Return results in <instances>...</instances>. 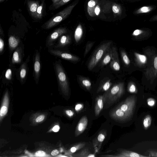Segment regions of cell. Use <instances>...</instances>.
<instances>
[{
    "label": "cell",
    "mask_w": 157,
    "mask_h": 157,
    "mask_svg": "<svg viewBox=\"0 0 157 157\" xmlns=\"http://www.w3.org/2000/svg\"><path fill=\"white\" fill-rule=\"evenodd\" d=\"M136 102L135 95L128 97L117 107L110 111V116L117 121L121 122L128 120L133 114Z\"/></svg>",
    "instance_id": "cell-1"
},
{
    "label": "cell",
    "mask_w": 157,
    "mask_h": 157,
    "mask_svg": "<svg viewBox=\"0 0 157 157\" xmlns=\"http://www.w3.org/2000/svg\"><path fill=\"white\" fill-rule=\"evenodd\" d=\"M124 92V83L120 82L116 84L103 94L104 104L105 107L110 105L119 99Z\"/></svg>",
    "instance_id": "cell-2"
},
{
    "label": "cell",
    "mask_w": 157,
    "mask_h": 157,
    "mask_svg": "<svg viewBox=\"0 0 157 157\" xmlns=\"http://www.w3.org/2000/svg\"><path fill=\"white\" fill-rule=\"evenodd\" d=\"M78 3L70 5L57 13L44 24V28L50 29L56 25L66 19L71 13Z\"/></svg>",
    "instance_id": "cell-3"
},
{
    "label": "cell",
    "mask_w": 157,
    "mask_h": 157,
    "mask_svg": "<svg viewBox=\"0 0 157 157\" xmlns=\"http://www.w3.org/2000/svg\"><path fill=\"white\" fill-rule=\"evenodd\" d=\"M112 42L104 43L99 46L93 54L88 65V69L90 71L94 68L101 60L107 50L110 47Z\"/></svg>",
    "instance_id": "cell-4"
},
{
    "label": "cell",
    "mask_w": 157,
    "mask_h": 157,
    "mask_svg": "<svg viewBox=\"0 0 157 157\" xmlns=\"http://www.w3.org/2000/svg\"><path fill=\"white\" fill-rule=\"evenodd\" d=\"M57 76L59 84L63 90L67 93L69 90L68 79L62 66L58 63L55 65Z\"/></svg>",
    "instance_id": "cell-5"
},
{
    "label": "cell",
    "mask_w": 157,
    "mask_h": 157,
    "mask_svg": "<svg viewBox=\"0 0 157 157\" xmlns=\"http://www.w3.org/2000/svg\"><path fill=\"white\" fill-rule=\"evenodd\" d=\"M50 52L53 54L65 59L74 62L79 60L78 57L72 54L57 50H51Z\"/></svg>",
    "instance_id": "cell-6"
},
{
    "label": "cell",
    "mask_w": 157,
    "mask_h": 157,
    "mask_svg": "<svg viewBox=\"0 0 157 157\" xmlns=\"http://www.w3.org/2000/svg\"><path fill=\"white\" fill-rule=\"evenodd\" d=\"M88 120L86 117L84 116L79 120L75 131V135L77 136L81 134L85 130L87 125Z\"/></svg>",
    "instance_id": "cell-7"
},
{
    "label": "cell",
    "mask_w": 157,
    "mask_h": 157,
    "mask_svg": "<svg viewBox=\"0 0 157 157\" xmlns=\"http://www.w3.org/2000/svg\"><path fill=\"white\" fill-rule=\"evenodd\" d=\"M67 32L66 29L63 28H59L55 30L49 36L48 40L49 45H52L59 37Z\"/></svg>",
    "instance_id": "cell-8"
},
{
    "label": "cell",
    "mask_w": 157,
    "mask_h": 157,
    "mask_svg": "<svg viewBox=\"0 0 157 157\" xmlns=\"http://www.w3.org/2000/svg\"><path fill=\"white\" fill-rule=\"evenodd\" d=\"M104 102L103 95H100L96 98L94 106V113L95 115L98 116L103 109Z\"/></svg>",
    "instance_id": "cell-9"
},
{
    "label": "cell",
    "mask_w": 157,
    "mask_h": 157,
    "mask_svg": "<svg viewBox=\"0 0 157 157\" xmlns=\"http://www.w3.org/2000/svg\"><path fill=\"white\" fill-rule=\"evenodd\" d=\"M156 8V6L154 5L144 6L136 9L133 12V13L136 15H138L149 13L155 10Z\"/></svg>",
    "instance_id": "cell-10"
},
{
    "label": "cell",
    "mask_w": 157,
    "mask_h": 157,
    "mask_svg": "<svg viewBox=\"0 0 157 157\" xmlns=\"http://www.w3.org/2000/svg\"><path fill=\"white\" fill-rule=\"evenodd\" d=\"M27 5L30 14L33 17L36 18V10L39 5L38 2L37 1L28 0L27 1Z\"/></svg>",
    "instance_id": "cell-11"
},
{
    "label": "cell",
    "mask_w": 157,
    "mask_h": 157,
    "mask_svg": "<svg viewBox=\"0 0 157 157\" xmlns=\"http://www.w3.org/2000/svg\"><path fill=\"white\" fill-rule=\"evenodd\" d=\"M113 157H147L142 155L136 152L127 150H123L117 155H113Z\"/></svg>",
    "instance_id": "cell-12"
},
{
    "label": "cell",
    "mask_w": 157,
    "mask_h": 157,
    "mask_svg": "<svg viewBox=\"0 0 157 157\" xmlns=\"http://www.w3.org/2000/svg\"><path fill=\"white\" fill-rule=\"evenodd\" d=\"M113 52L112 48H108L105 52L101 60V64L102 66L107 64L111 60L112 58Z\"/></svg>",
    "instance_id": "cell-13"
},
{
    "label": "cell",
    "mask_w": 157,
    "mask_h": 157,
    "mask_svg": "<svg viewBox=\"0 0 157 157\" xmlns=\"http://www.w3.org/2000/svg\"><path fill=\"white\" fill-rule=\"evenodd\" d=\"M150 33V30L145 29H136L132 33V36L137 38L143 37L147 36Z\"/></svg>",
    "instance_id": "cell-14"
},
{
    "label": "cell",
    "mask_w": 157,
    "mask_h": 157,
    "mask_svg": "<svg viewBox=\"0 0 157 157\" xmlns=\"http://www.w3.org/2000/svg\"><path fill=\"white\" fill-rule=\"evenodd\" d=\"M40 68V55L38 53L36 54L34 63V68L36 79L39 77Z\"/></svg>",
    "instance_id": "cell-15"
},
{
    "label": "cell",
    "mask_w": 157,
    "mask_h": 157,
    "mask_svg": "<svg viewBox=\"0 0 157 157\" xmlns=\"http://www.w3.org/2000/svg\"><path fill=\"white\" fill-rule=\"evenodd\" d=\"M97 2L94 0H90L88 2L87 11L89 15L91 17H94L96 15L94 12V10Z\"/></svg>",
    "instance_id": "cell-16"
},
{
    "label": "cell",
    "mask_w": 157,
    "mask_h": 157,
    "mask_svg": "<svg viewBox=\"0 0 157 157\" xmlns=\"http://www.w3.org/2000/svg\"><path fill=\"white\" fill-rule=\"evenodd\" d=\"M71 40V37L69 36H62L60 37L58 43L56 47L58 48L64 47L70 44Z\"/></svg>",
    "instance_id": "cell-17"
},
{
    "label": "cell",
    "mask_w": 157,
    "mask_h": 157,
    "mask_svg": "<svg viewBox=\"0 0 157 157\" xmlns=\"http://www.w3.org/2000/svg\"><path fill=\"white\" fill-rule=\"evenodd\" d=\"M153 65L150 70V72L147 74L151 78L157 77V56L154 58Z\"/></svg>",
    "instance_id": "cell-18"
},
{
    "label": "cell",
    "mask_w": 157,
    "mask_h": 157,
    "mask_svg": "<svg viewBox=\"0 0 157 157\" xmlns=\"http://www.w3.org/2000/svg\"><path fill=\"white\" fill-rule=\"evenodd\" d=\"M134 55L135 60L139 65H142L145 64L147 63V58L145 55L137 52L134 53Z\"/></svg>",
    "instance_id": "cell-19"
},
{
    "label": "cell",
    "mask_w": 157,
    "mask_h": 157,
    "mask_svg": "<svg viewBox=\"0 0 157 157\" xmlns=\"http://www.w3.org/2000/svg\"><path fill=\"white\" fill-rule=\"evenodd\" d=\"M80 84L87 90H90L91 87V83L88 78L82 76H79L78 78Z\"/></svg>",
    "instance_id": "cell-20"
},
{
    "label": "cell",
    "mask_w": 157,
    "mask_h": 157,
    "mask_svg": "<svg viewBox=\"0 0 157 157\" xmlns=\"http://www.w3.org/2000/svg\"><path fill=\"white\" fill-rule=\"evenodd\" d=\"M83 34V29L80 24L77 27L74 33V38L76 43H78L80 40Z\"/></svg>",
    "instance_id": "cell-21"
},
{
    "label": "cell",
    "mask_w": 157,
    "mask_h": 157,
    "mask_svg": "<svg viewBox=\"0 0 157 157\" xmlns=\"http://www.w3.org/2000/svg\"><path fill=\"white\" fill-rule=\"evenodd\" d=\"M10 49L13 50L18 45V41L15 37L10 36L8 39Z\"/></svg>",
    "instance_id": "cell-22"
},
{
    "label": "cell",
    "mask_w": 157,
    "mask_h": 157,
    "mask_svg": "<svg viewBox=\"0 0 157 157\" xmlns=\"http://www.w3.org/2000/svg\"><path fill=\"white\" fill-rule=\"evenodd\" d=\"M112 85L110 79H109L102 83L99 87L98 91L108 90Z\"/></svg>",
    "instance_id": "cell-23"
},
{
    "label": "cell",
    "mask_w": 157,
    "mask_h": 157,
    "mask_svg": "<svg viewBox=\"0 0 157 157\" xmlns=\"http://www.w3.org/2000/svg\"><path fill=\"white\" fill-rule=\"evenodd\" d=\"M76 157H94L95 155L91 154L88 150L85 149L82 150L80 152L75 154Z\"/></svg>",
    "instance_id": "cell-24"
},
{
    "label": "cell",
    "mask_w": 157,
    "mask_h": 157,
    "mask_svg": "<svg viewBox=\"0 0 157 157\" xmlns=\"http://www.w3.org/2000/svg\"><path fill=\"white\" fill-rule=\"evenodd\" d=\"M151 120V117L150 115H147L145 116L143 121V124L144 129H147L150 127Z\"/></svg>",
    "instance_id": "cell-25"
},
{
    "label": "cell",
    "mask_w": 157,
    "mask_h": 157,
    "mask_svg": "<svg viewBox=\"0 0 157 157\" xmlns=\"http://www.w3.org/2000/svg\"><path fill=\"white\" fill-rule=\"evenodd\" d=\"M128 91L131 93H136L137 89L135 83L132 82H129L127 87Z\"/></svg>",
    "instance_id": "cell-26"
},
{
    "label": "cell",
    "mask_w": 157,
    "mask_h": 157,
    "mask_svg": "<svg viewBox=\"0 0 157 157\" xmlns=\"http://www.w3.org/2000/svg\"><path fill=\"white\" fill-rule=\"evenodd\" d=\"M85 145V143L84 142L78 143L71 147L70 151L72 153H74L83 147Z\"/></svg>",
    "instance_id": "cell-27"
},
{
    "label": "cell",
    "mask_w": 157,
    "mask_h": 157,
    "mask_svg": "<svg viewBox=\"0 0 157 157\" xmlns=\"http://www.w3.org/2000/svg\"><path fill=\"white\" fill-rule=\"evenodd\" d=\"M121 54L123 61L125 64L127 65H129L130 60L124 51L121 50Z\"/></svg>",
    "instance_id": "cell-28"
},
{
    "label": "cell",
    "mask_w": 157,
    "mask_h": 157,
    "mask_svg": "<svg viewBox=\"0 0 157 157\" xmlns=\"http://www.w3.org/2000/svg\"><path fill=\"white\" fill-rule=\"evenodd\" d=\"M44 4V2H43L39 6L36 10V18H41L42 17Z\"/></svg>",
    "instance_id": "cell-29"
},
{
    "label": "cell",
    "mask_w": 157,
    "mask_h": 157,
    "mask_svg": "<svg viewBox=\"0 0 157 157\" xmlns=\"http://www.w3.org/2000/svg\"><path fill=\"white\" fill-rule=\"evenodd\" d=\"M21 59L19 52L17 50L15 51L12 57V62L13 63H17L20 62Z\"/></svg>",
    "instance_id": "cell-30"
},
{
    "label": "cell",
    "mask_w": 157,
    "mask_h": 157,
    "mask_svg": "<svg viewBox=\"0 0 157 157\" xmlns=\"http://www.w3.org/2000/svg\"><path fill=\"white\" fill-rule=\"evenodd\" d=\"M110 66L115 71H118L120 68L119 63L114 60L111 61Z\"/></svg>",
    "instance_id": "cell-31"
},
{
    "label": "cell",
    "mask_w": 157,
    "mask_h": 157,
    "mask_svg": "<svg viewBox=\"0 0 157 157\" xmlns=\"http://www.w3.org/2000/svg\"><path fill=\"white\" fill-rule=\"evenodd\" d=\"M94 42H88L86 46L85 49L84 54V56L85 57L86 54L88 53L92 47L93 46Z\"/></svg>",
    "instance_id": "cell-32"
},
{
    "label": "cell",
    "mask_w": 157,
    "mask_h": 157,
    "mask_svg": "<svg viewBox=\"0 0 157 157\" xmlns=\"http://www.w3.org/2000/svg\"><path fill=\"white\" fill-rule=\"evenodd\" d=\"M71 0H60L59 2L53 4L54 8L57 9L67 3Z\"/></svg>",
    "instance_id": "cell-33"
},
{
    "label": "cell",
    "mask_w": 157,
    "mask_h": 157,
    "mask_svg": "<svg viewBox=\"0 0 157 157\" xmlns=\"http://www.w3.org/2000/svg\"><path fill=\"white\" fill-rule=\"evenodd\" d=\"M113 52L112 58L111 60H114L119 63L118 54L117 48L115 47L112 48Z\"/></svg>",
    "instance_id": "cell-34"
},
{
    "label": "cell",
    "mask_w": 157,
    "mask_h": 157,
    "mask_svg": "<svg viewBox=\"0 0 157 157\" xmlns=\"http://www.w3.org/2000/svg\"><path fill=\"white\" fill-rule=\"evenodd\" d=\"M112 9L113 12L115 14H120L121 13V8L120 6L117 4L113 5Z\"/></svg>",
    "instance_id": "cell-35"
},
{
    "label": "cell",
    "mask_w": 157,
    "mask_h": 157,
    "mask_svg": "<svg viewBox=\"0 0 157 157\" xmlns=\"http://www.w3.org/2000/svg\"><path fill=\"white\" fill-rule=\"evenodd\" d=\"M155 100L153 98H149L147 100V104L150 107L154 106L155 104Z\"/></svg>",
    "instance_id": "cell-36"
},
{
    "label": "cell",
    "mask_w": 157,
    "mask_h": 157,
    "mask_svg": "<svg viewBox=\"0 0 157 157\" xmlns=\"http://www.w3.org/2000/svg\"><path fill=\"white\" fill-rule=\"evenodd\" d=\"M26 70L25 67L21 68L20 71V76L21 79L24 78L26 75Z\"/></svg>",
    "instance_id": "cell-37"
},
{
    "label": "cell",
    "mask_w": 157,
    "mask_h": 157,
    "mask_svg": "<svg viewBox=\"0 0 157 157\" xmlns=\"http://www.w3.org/2000/svg\"><path fill=\"white\" fill-rule=\"evenodd\" d=\"M12 72L11 69H8L6 71L5 76L6 78L9 80H10L11 78Z\"/></svg>",
    "instance_id": "cell-38"
},
{
    "label": "cell",
    "mask_w": 157,
    "mask_h": 157,
    "mask_svg": "<svg viewBox=\"0 0 157 157\" xmlns=\"http://www.w3.org/2000/svg\"><path fill=\"white\" fill-rule=\"evenodd\" d=\"M8 111L7 107L5 106H2L0 110V116H3L5 115L7 113Z\"/></svg>",
    "instance_id": "cell-39"
},
{
    "label": "cell",
    "mask_w": 157,
    "mask_h": 157,
    "mask_svg": "<svg viewBox=\"0 0 157 157\" xmlns=\"http://www.w3.org/2000/svg\"><path fill=\"white\" fill-rule=\"evenodd\" d=\"M105 138V135L103 133L100 132L97 137V140L100 142H102Z\"/></svg>",
    "instance_id": "cell-40"
},
{
    "label": "cell",
    "mask_w": 157,
    "mask_h": 157,
    "mask_svg": "<svg viewBox=\"0 0 157 157\" xmlns=\"http://www.w3.org/2000/svg\"><path fill=\"white\" fill-rule=\"evenodd\" d=\"M83 107V105L80 103L77 104L75 107V109L76 111L78 112L81 110Z\"/></svg>",
    "instance_id": "cell-41"
},
{
    "label": "cell",
    "mask_w": 157,
    "mask_h": 157,
    "mask_svg": "<svg viewBox=\"0 0 157 157\" xmlns=\"http://www.w3.org/2000/svg\"><path fill=\"white\" fill-rule=\"evenodd\" d=\"M4 46V42L3 39L0 38V52L1 53L3 50Z\"/></svg>",
    "instance_id": "cell-42"
},
{
    "label": "cell",
    "mask_w": 157,
    "mask_h": 157,
    "mask_svg": "<svg viewBox=\"0 0 157 157\" xmlns=\"http://www.w3.org/2000/svg\"><path fill=\"white\" fill-rule=\"evenodd\" d=\"M45 154V152L41 150L38 151L35 153L36 155L38 156H44Z\"/></svg>",
    "instance_id": "cell-43"
},
{
    "label": "cell",
    "mask_w": 157,
    "mask_h": 157,
    "mask_svg": "<svg viewBox=\"0 0 157 157\" xmlns=\"http://www.w3.org/2000/svg\"><path fill=\"white\" fill-rule=\"evenodd\" d=\"M100 12V7L98 5H96L94 10V12L96 16H98Z\"/></svg>",
    "instance_id": "cell-44"
},
{
    "label": "cell",
    "mask_w": 157,
    "mask_h": 157,
    "mask_svg": "<svg viewBox=\"0 0 157 157\" xmlns=\"http://www.w3.org/2000/svg\"><path fill=\"white\" fill-rule=\"evenodd\" d=\"M45 116L44 115H41L37 117L36 121L37 122H39L43 121L44 118Z\"/></svg>",
    "instance_id": "cell-45"
},
{
    "label": "cell",
    "mask_w": 157,
    "mask_h": 157,
    "mask_svg": "<svg viewBox=\"0 0 157 157\" xmlns=\"http://www.w3.org/2000/svg\"><path fill=\"white\" fill-rule=\"evenodd\" d=\"M149 157H157V151H151L149 152Z\"/></svg>",
    "instance_id": "cell-46"
},
{
    "label": "cell",
    "mask_w": 157,
    "mask_h": 157,
    "mask_svg": "<svg viewBox=\"0 0 157 157\" xmlns=\"http://www.w3.org/2000/svg\"><path fill=\"white\" fill-rule=\"evenodd\" d=\"M66 114L70 117H72L73 116L74 114V112L71 110H66Z\"/></svg>",
    "instance_id": "cell-47"
},
{
    "label": "cell",
    "mask_w": 157,
    "mask_h": 157,
    "mask_svg": "<svg viewBox=\"0 0 157 157\" xmlns=\"http://www.w3.org/2000/svg\"><path fill=\"white\" fill-rule=\"evenodd\" d=\"M150 22H153L157 21V14L154 15L151 17L149 20Z\"/></svg>",
    "instance_id": "cell-48"
},
{
    "label": "cell",
    "mask_w": 157,
    "mask_h": 157,
    "mask_svg": "<svg viewBox=\"0 0 157 157\" xmlns=\"http://www.w3.org/2000/svg\"><path fill=\"white\" fill-rule=\"evenodd\" d=\"M59 153V151L56 149L53 150L51 153L52 155L54 156L57 155Z\"/></svg>",
    "instance_id": "cell-49"
},
{
    "label": "cell",
    "mask_w": 157,
    "mask_h": 157,
    "mask_svg": "<svg viewBox=\"0 0 157 157\" xmlns=\"http://www.w3.org/2000/svg\"><path fill=\"white\" fill-rule=\"evenodd\" d=\"M59 129V127L58 125H55L52 128V130L55 132H57Z\"/></svg>",
    "instance_id": "cell-50"
},
{
    "label": "cell",
    "mask_w": 157,
    "mask_h": 157,
    "mask_svg": "<svg viewBox=\"0 0 157 157\" xmlns=\"http://www.w3.org/2000/svg\"><path fill=\"white\" fill-rule=\"evenodd\" d=\"M60 0H52L53 3H55L57 2L60 1Z\"/></svg>",
    "instance_id": "cell-51"
},
{
    "label": "cell",
    "mask_w": 157,
    "mask_h": 157,
    "mask_svg": "<svg viewBox=\"0 0 157 157\" xmlns=\"http://www.w3.org/2000/svg\"><path fill=\"white\" fill-rule=\"evenodd\" d=\"M4 0H0V2H3Z\"/></svg>",
    "instance_id": "cell-52"
},
{
    "label": "cell",
    "mask_w": 157,
    "mask_h": 157,
    "mask_svg": "<svg viewBox=\"0 0 157 157\" xmlns=\"http://www.w3.org/2000/svg\"><path fill=\"white\" fill-rule=\"evenodd\" d=\"M137 1L138 0H136Z\"/></svg>",
    "instance_id": "cell-53"
}]
</instances>
